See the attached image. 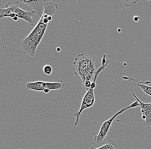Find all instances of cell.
<instances>
[{
    "instance_id": "cell-1",
    "label": "cell",
    "mask_w": 151,
    "mask_h": 149,
    "mask_svg": "<svg viewBox=\"0 0 151 149\" xmlns=\"http://www.w3.org/2000/svg\"><path fill=\"white\" fill-rule=\"evenodd\" d=\"M52 19V16L43 13L38 23L21 43L20 47L24 54L31 57L35 55L37 48L44 35L49 22Z\"/></svg>"
},
{
    "instance_id": "cell-2",
    "label": "cell",
    "mask_w": 151,
    "mask_h": 149,
    "mask_svg": "<svg viewBox=\"0 0 151 149\" xmlns=\"http://www.w3.org/2000/svg\"><path fill=\"white\" fill-rule=\"evenodd\" d=\"M96 63L95 60L85 53L79 54L73 63V70L76 76H79L83 84L86 81H91L94 76Z\"/></svg>"
},
{
    "instance_id": "cell-3",
    "label": "cell",
    "mask_w": 151,
    "mask_h": 149,
    "mask_svg": "<svg viewBox=\"0 0 151 149\" xmlns=\"http://www.w3.org/2000/svg\"><path fill=\"white\" fill-rule=\"evenodd\" d=\"M6 9H0V18H13L17 17L18 18L24 20L31 26H34L35 22L32 17L35 14L34 11H26L21 8L20 4L18 1L8 3L6 5Z\"/></svg>"
},
{
    "instance_id": "cell-4",
    "label": "cell",
    "mask_w": 151,
    "mask_h": 149,
    "mask_svg": "<svg viewBox=\"0 0 151 149\" xmlns=\"http://www.w3.org/2000/svg\"><path fill=\"white\" fill-rule=\"evenodd\" d=\"M138 106H140V104H139L138 101L136 100V101L134 102L130 106L127 107L126 108L122 109L117 113H116L111 118L104 122L103 124L101 127V129H100L99 134L94 137V142L98 144H100L102 143L104 139L106 137V135L107 134L109 128H110V126H111V124H112V122H113L114 119L118 116L122 114L123 112L127 111L128 109H130V108H134V107H137Z\"/></svg>"
},
{
    "instance_id": "cell-5",
    "label": "cell",
    "mask_w": 151,
    "mask_h": 149,
    "mask_svg": "<svg viewBox=\"0 0 151 149\" xmlns=\"http://www.w3.org/2000/svg\"><path fill=\"white\" fill-rule=\"evenodd\" d=\"M94 90L93 89H90L83 96L80 110L74 115V117H76V121L74 123L75 126H77L79 124L80 115L83 111L85 109L91 107L94 104L95 96Z\"/></svg>"
},
{
    "instance_id": "cell-6",
    "label": "cell",
    "mask_w": 151,
    "mask_h": 149,
    "mask_svg": "<svg viewBox=\"0 0 151 149\" xmlns=\"http://www.w3.org/2000/svg\"><path fill=\"white\" fill-rule=\"evenodd\" d=\"M132 95L138 101L140 104L141 108V112L142 114V117L145 119L144 125L146 126H151V103H145L142 102L137 97L136 95L134 93H132Z\"/></svg>"
},
{
    "instance_id": "cell-7",
    "label": "cell",
    "mask_w": 151,
    "mask_h": 149,
    "mask_svg": "<svg viewBox=\"0 0 151 149\" xmlns=\"http://www.w3.org/2000/svg\"><path fill=\"white\" fill-rule=\"evenodd\" d=\"M21 3L24 4L32 7L33 11L36 14L41 18L44 13L45 5L46 4L45 0H37V1H26L22 0Z\"/></svg>"
},
{
    "instance_id": "cell-8",
    "label": "cell",
    "mask_w": 151,
    "mask_h": 149,
    "mask_svg": "<svg viewBox=\"0 0 151 149\" xmlns=\"http://www.w3.org/2000/svg\"><path fill=\"white\" fill-rule=\"evenodd\" d=\"M25 89L36 91H43L46 88V82L38 81L35 82H29L25 85Z\"/></svg>"
},
{
    "instance_id": "cell-9",
    "label": "cell",
    "mask_w": 151,
    "mask_h": 149,
    "mask_svg": "<svg viewBox=\"0 0 151 149\" xmlns=\"http://www.w3.org/2000/svg\"><path fill=\"white\" fill-rule=\"evenodd\" d=\"M65 86V85L63 83V81L60 79H58L55 82H46V88L50 90L63 89Z\"/></svg>"
},
{
    "instance_id": "cell-10",
    "label": "cell",
    "mask_w": 151,
    "mask_h": 149,
    "mask_svg": "<svg viewBox=\"0 0 151 149\" xmlns=\"http://www.w3.org/2000/svg\"><path fill=\"white\" fill-rule=\"evenodd\" d=\"M117 144L113 140H109L107 142H106L104 144L99 148H96L94 147H92L90 149H117Z\"/></svg>"
},
{
    "instance_id": "cell-11",
    "label": "cell",
    "mask_w": 151,
    "mask_h": 149,
    "mask_svg": "<svg viewBox=\"0 0 151 149\" xmlns=\"http://www.w3.org/2000/svg\"><path fill=\"white\" fill-rule=\"evenodd\" d=\"M138 86L139 87L145 94L151 97V87L142 84V83H138Z\"/></svg>"
},
{
    "instance_id": "cell-12",
    "label": "cell",
    "mask_w": 151,
    "mask_h": 149,
    "mask_svg": "<svg viewBox=\"0 0 151 149\" xmlns=\"http://www.w3.org/2000/svg\"><path fill=\"white\" fill-rule=\"evenodd\" d=\"M43 72L47 75H50L51 74L52 68L50 65H46L43 68Z\"/></svg>"
},
{
    "instance_id": "cell-13",
    "label": "cell",
    "mask_w": 151,
    "mask_h": 149,
    "mask_svg": "<svg viewBox=\"0 0 151 149\" xmlns=\"http://www.w3.org/2000/svg\"><path fill=\"white\" fill-rule=\"evenodd\" d=\"M91 81H86L83 84V87L85 90H86L87 91L91 88Z\"/></svg>"
},
{
    "instance_id": "cell-14",
    "label": "cell",
    "mask_w": 151,
    "mask_h": 149,
    "mask_svg": "<svg viewBox=\"0 0 151 149\" xmlns=\"http://www.w3.org/2000/svg\"><path fill=\"white\" fill-rule=\"evenodd\" d=\"M96 86V82H91V88L93 89H94Z\"/></svg>"
},
{
    "instance_id": "cell-15",
    "label": "cell",
    "mask_w": 151,
    "mask_h": 149,
    "mask_svg": "<svg viewBox=\"0 0 151 149\" xmlns=\"http://www.w3.org/2000/svg\"><path fill=\"white\" fill-rule=\"evenodd\" d=\"M140 17H138V16H134V21L135 22H138L139 19H140Z\"/></svg>"
},
{
    "instance_id": "cell-16",
    "label": "cell",
    "mask_w": 151,
    "mask_h": 149,
    "mask_svg": "<svg viewBox=\"0 0 151 149\" xmlns=\"http://www.w3.org/2000/svg\"><path fill=\"white\" fill-rule=\"evenodd\" d=\"M50 89H44V90H43V91L44 92V93H48L50 92Z\"/></svg>"
},
{
    "instance_id": "cell-17",
    "label": "cell",
    "mask_w": 151,
    "mask_h": 149,
    "mask_svg": "<svg viewBox=\"0 0 151 149\" xmlns=\"http://www.w3.org/2000/svg\"><path fill=\"white\" fill-rule=\"evenodd\" d=\"M12 19H13V20H14V21H17L18 20L19 18L18 17H15L13 18Z\"/></svg>"
},
{
    "instance_id": "cell-18",
    "label": "cell",
    "mask_w": 151,
    "mask_h": 149,
    "mask_svg": "<svg viewBox=\"0 0 151 149\" xmlns=\"http://www.w3.org/2000/svg\"><path fill=\"white\" fill-rule=\"evenodd\" d=\"M57 51L58 52H60V51H61V49H60V48H57Z\"/></svg>"
},
{
    "instance_id": "cell-19",
    "label": "cell",
    "mask_w": 151,
    "mask_h": 149,
    "mask_svg": "<svg viewBox=\"0 0 151 149\" xmlns=\"http://www.w3.org/2000/svg\"><path fill=\"white\" fill-rule=\"evenodd\" d=\"M121 29H120V28H119V29H117L118 32H121Z\"/></svg>"
},
{
    "instance_id": "cell-20",
    "label": "cell",
    "mask_w": 151,
    "mask_h": 149,
    "mask_svg": "<svg viewBox=\"0 0 151 149\" xmlns=\"http://www.w3.org/2000/svg\"><path fill=\"white\" fill-rule=\"evenodd\" d=\"M124 66H126V63H124Z\"/></svg>"
}]
</instances>
